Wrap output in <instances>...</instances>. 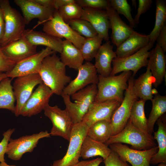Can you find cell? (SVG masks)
<instances>
[{"instance_id":"d590c367","label":"cell","mask_w":166,"mask_h":166,"mask_svg":"<svg viewBox=\"0 0 166 166\" xmlns=\"http://www.w3.org/2000/svg\"><path fill=\"white\" fill-rule=\"evenodd\" d=\"M78 34L85 38L94 37L98 35L88 21L81 18L71 20L66 22Z\"/></svg>"},{"instance_id":"b9f144b4","label":"cell","mask_w":166,"mask_h":166,"mask_svg":"<svg viewBox=\"0 0 166 166\" xmlns=\"http://www.w3.org/2000/svg\"><path fill=\"white\" fill-rule=\"evenodd\" d=\"M16 63L6 56L0 47V72L7 73L10 71Z\"/></svg>"},{"instance_id":"e575fe53","label":"cell","mask_w":166,"mask_h":166,"mask_svg":"<svg viewBox=\"0 0 166 166\" xmlns=\"http://www.w3.org/2000/svg\"><path fill=\"white\" fill-rule=\"evenodd\" d=\"M103 40L98 35L93 37L85 38L80 49L84 60L90 62L95 58Z\"/></svg>"},{"instance_id":"f907efd6","label":"cell","mask_w":166,"mask_h":166,"mask_svg":"<svg viewBox=\"0 0 166 166\" xmlns=\"http://www.w3.org/2000/svg\"><path fill=\"white\" fill-rule=\"evenodd\" d=\"M0 166H16L15 165H10L7 164L6 162H1L0 163Z\"/></svg>"},{"instance_id":"681fc988","label":"cell","mask_w":166,"mask_h":166,"mask_svg":"<svg viewBox=\"0 0 166 166\" xmlns=\"http://www.w3.org/2000/svg\"><path fill=\"white\" fill-rule=\"evenodd\" d=\"M6 77L7 76L5 73L0 72V82L3 79Z\"/></svg>"},{"instance_id":"9a60e30c","label":"cell","mask_w":166,"mask_h":166,"mask_svg":"<svg viewBox=\"0 0 166 166\" xmlns=\"http://www.w3.org/2000/svg\"><path fill=\"white\" fill-rule=\"evenodd\" d=\"M78 70L76 77L66 86L62 94L71 96L89 85L97 84L99 76L94 64L86 61Z\"/></svg>"},{"instance_id":"ab89813d","label":"cell","mask_w":166,"mask_h":166,"mask_svg":"<svg viewBox=\"0 0 166 166\" xmlns=\"http://www.w3.org/2000/svg\"><path fill=\"white\" fill-rule=\"evenodd\" d=\"M15 130V128L9 129L3 134V138L0 142V162L5 161V154L6 153L7 147L10 139Z\"/></svg>"},{"instance_id":"7c38bea8","label":"cell","mask_w":166,"mask_h":166,"mask_svg":"<svg viewBox=\"0 0 166 166\" xmlns=\"http://www.w3.org/2000/svg\"><path fill=\"white\" fill-rule=\"evenodd\" d=\"M50 136V133L45 131L31 135L23 136L15 139L10 138L6 153L11 160H20L24 153L31 152L33 151L40 139Z\"/></svg>"},{"instance_id":"d6986e66","label":"cell","mask_w":166,"mask_h":166,"mask_svg":"<svg viewBox=\"0 0 166 166\" xmlns=\"http://www.w3.org/2000/svg\"><path fill=\"white\" fill-rule=\"evenodd\" d=\"M83 13L81 19L89 22L97 32L98 35L103 40L109 41V30L110 28V22L105 10L83 8Z\"/></svg>"},{"instance_id":"2e32d148","label":"cell","mask_w":166,"mask_h":166,"mask_svg":"<svg viewBox=\"0 0 166 166\" xmlns=\"http://www.w3.org/2000/svg\"><path fill=\"white\" fill-rule=\"evenodd\" d=\"M53 94L43 83L40 84L25 104L20 115L30 117L41 113L49 105V99Z\"/></svg>"},{"instance_id":"277c9868","label":"cell","mask_w":166,"mask_h":166,"mask_svg":"<svg viewBox=\"0 0 166 166\" xmlns=\"http://www.w3.org/2000/svg\"><path fill=\"white\" fill-rule=\"evenodd\" d=\"M0 7L4 21L5 32L0 45L2 47L22 38L26 25L20 13L13 8L8 0H1Z\"/></svg>"},{"instance_id":"ac0fdd59","label":"cell","mask_w":166,"mask_h":166,"mask_svg":"<svg viewBox=\"0 0 166 166\" xmlns=\"http://www.w3.org/2000/svg\"><path fill=\"white\" fill-rule=\"evenodd\" d=\"M14 2L21 10L26 24L34 18L43 24L53 17L55 10L43 7L33 0H14Z\"/></svg>"},{"instance_id":"4dcf8cb0","label":"cell","mask_w":166,"mask_h":166,"mask_svg":"<svg viewBox=\"0 0 166 166\" xmlns=\"http://www.w3.org/2000/svg\"><path fill=\"white\" fill-rule=\"evenodd\" d=\"M146 101L140 99L134 103L131 109L129 120L137 128L145 134H148V120L144 112V107Z\"/></svg>"},{"instance_id":"44dd1931","label":"cell","mask_w":166,"mask_h":166,"mask_svg":"<svg viewBox=\"0 0 166 166\" xmlns=\"http://www.w3.org/2000/svg\"><path fill=\"white\" fill-rule=\"evenodd\" d=\"M4 54L16 63L37 53V46L22 37L1 48Z\"/></svg>"},{"instance_id":"7402d4cb","label":"cell","mask_w":166,"mask_h":166,"mask_svg":"<svg viewBox=\"0 0 166 166\" xmlns=\"http://www.w3.org/2000/svg\"><path fill=\"white\" fill-rule=\"evenodd\" d=\"M147 66L153 78V85L155 88H157L162 83L166 73L165 52L157 44L150 51Z\"/></svg>"},{"instance_id":"9c48e42d","label":"cell","mask_w":166,"mask_h":166,"mask_svg":"<svg viewBox=\"0 0 166 166\" xmlns=\"http://www.w3.org/2000/svg\"><path fill=\"white\" fill-rule=\"evenodd\" d=\"M134 77L132 75L128 81L123 100L113 113L111 119L113 128V135L120 132L124 128L129 120L132 106L138 98L133 89Z\"/></svg>"},{"instance_id":"603a6c76","label":"cell","mask_w":166,"mask_h":166,"mask_svg":"<svg viewBox=\"0 0 166 166\" xmlns=\"http://www.w3.org/2000/svg\"><path fill=\"white\" fill-rule=\"evenodd\" d=\"M117 57L110 42L106 41L101 45L94 58V65L97 73L104 77L110 76L112 69L113 60Z\"/></svg>"},{"instance_id":"d4e9b609","label":"cell","mask_w":166,"mask_h":166,"mask_svg":"<svg viewBox=\"0 0 166 166\" xmlns=\"http://www.w3.org/2000/svg\"><path fill=\"white\" fill-rule=\"evenodd\" d=\"M22 37L33 45L45 46L55 52L60 53L61 51L62 39L45 32L27 29L25 30Z\"/></svg>"},{"instance_id":"e0dca14e","label":"cell","mask_w":166,"mask_h":166,"mask_svg":"<svg viewBox=\"0 0 166 166\" xmlns=\"http://www.w3.org/2000/svg\"><path fill=\"white\" fill-rule=\"evenodd\" d=\"M121 103L114 100L94 101L90 106L81 121L88 127L99 121L105 120L111 121L113 113Z\"/></svg>"},{"instance_id":"8992f818","label":"cell","mask_w":166,"mask_h":166,"mask_svg":"<svg viewBox=\"0 0 166 166\" xmlns=\"http://www.w3.org/2000/svg\"><path fill=\"white\" fill-rule=\"evenodd\" d=\"M154 43L150 42L145 46L137 52L130 55L122 57H116L112 61L113 67L110 76L124 71H131L134 77L141 68L147 66L150 51Z\"/></svg>"},{"instance_id":"1f68e13d","label":"cell","mask_w":166,"mask_h":166,"mask_svg":"<svg viewBox=\"0 0 166 166\" xmlns=\"http://www.w3.org/2000/svg\"><path fill=\"white\" fill-rule=\"evenodd\" d=\"M11 81L6 77L0 82V109H7L14 113L16 99Z\"/></svg>"},{"instance_id":"4fadbf2b","label":"cell","mask_w":166,"mask_h":166,"mask_svg":"<svg viewBox=\"0 0 166 166\" xmlns=\"http://www.w3.org/2000/svg\"><path fill=\"white\" fill-rule=\"evenodd\" d=\"M108 146L122 160L132 166H150L152 157L158 150L157 146L144 150L134 149L122 143L112 144Z\"/></svg>"},{"instance_id":"7a4b0ae2","label":"cell","mask_w":166,"mask_h":166,"mask_svg":"<svg viewBox=\"0 0 166 166\" xmlns=\"http://www.w3.org/2000/svg\"><path fill=\"white\" fill-rule=\"evenodd\" d=\"M132 74L131 71H124L118 75L104 77L99 75L95 101L114 100L121 103L124 98V92L128 87L127 82Z\"/></svg>"},{"instance_id":"bcb514c9","label":"cell","mask_w":166,"mask_h":166,"mask_svg":"<svg viewBox=\"0 0 166 166\" xmlns=\"http://www.w3.org/2000/svg\"><path fill=\"white\" fill-rule=\"evenodd\" d=\"M75 2L74 0H54L53 8L55 10H58L62 7Z\"/></svg>"},{"instance_id":"d6a6232c","label":"cell","mask_w":166,"mask_h":166,"mask_svg":"<svg viewBox=\"0 0 166 166\" xmlns=\"http://www.w3.org/2000/svg\"><path fill=\"white\" fill-rule=\"evenodd\" d=\"M152 108L148 120V130L152 135L154 126L157 120L166 112V96L156 95L151 101Z\"/></svg>"},{"instance_id":"60d3db41","label":"cell","mask_w":166,"mask_h":166,"mask_svg":"<svg viewBox=\"0 0 166 166\" xmlns=\"http://www.w3.org/2000/svg\"><path fill=\"white\" fill-rule=\"evenodd\" d=\"M103 161L105 166H130L122 160L116 152L112 151Z\"/></svg>"},{"instance_id":"836d02e7","label":"cell","mask_w":166,"mask_h":166,"mask_svg":"<svg viewBox=\"0 0 166 166\" xmlns=\"http://www.w3.org/2000/svg\"><path fill=\"white\" fill-rule=\"evenodd\" d=\"M155 21L154 28L148 35L150 42L155 43L160 30L166 21V1L156 0Z\"/></svg>"},{"instance_id":"7dc6e473","label":"cell","mask_w":166,"mask_h":166,"mask_svg":"<svg viewBox=\"0 0 166 166\" xmlns=\"http://www.w3.org/2000/svg\"><path fill=\"white\" fill-rule=\"evenodd\" d=\"M5 32L4 21L2 11L0 7V45L4 37Z\"/></svg>"},{"instance_id":"816d5d0a","label":"cell","mask_w":166,"mask_h":166,"mask_svg":"<svg viewBox=\"0 0 166 166\" xmlns=\"http://www.w3.org/2000/svg\"><path fill=\"white\" fill-rule=\"evenodd\" d=\"M157 166H166V164L164 163H160Z\"/></svg>"},{"instance_id":"30bf717a","label":"cell","mask_w":166,"mask_h":166,"mask_svg":"<svg viewBox=\"0 0 166 166\" xmlns=\"http://www.w3.org/2000/svg\"><path fill=\"white\" fill-rule=\"evenodd\" d=\"M43 110L45 115L52 124L50 136H61L69 141L74 124L68 112L57 105L52 106L49 105Z\"/></svg>"},{"instance_id":"ba28073f","label":"cell","mask_w":166,"mask_h":166,"mask_svg":"<svg viewBox=\"0 0 166 166\" xmlns=\"http://www.w3.org/2000/svg\"><path fill=\"white\" fill-rule=\"evenodd\" d=\"M88 128L82 121L74 124L66 154L62 158L55 161L52 166H71L79 162L81 145Z\"/></svg>"},{"instance_id":"ee69618b","label":"cell","mask_w":166,"mask_h":166,"mask_svg":"<svg viewBox=\"0 0 166 166\" xmlns=\"http://www.w3.org/2000/svg\"><path fill=\"white\" fill-rule=\"evenodd\" d=\"M156 41V44L160 46L163 51H166V26L164 25L158 34Z\"/></svg>"},{"instance_id":"f35d334b","label":"cell","mask_w":166,"mask_h":166,"mask_svg":"<svg viewBox=\"0 0 166 166\" xmlns=\"http://www.w3.org/2000/svg\"><path fill=\"white\" fill-rule=\"evenodd\" d=\"M75 2L83 8H90L106 10L110 6L109 0H76Z\"/></svg>"},{"instance_id":"f546056e","label":"cell","mask_w":166,"mask_h":166,"mask_svg":"<svg viewBox=\"0 0 166 166\" xmlns=\"http://www.w3.org/2000/svg\"><path fill=\"white\" fill-rule=\"evenodd\" d=\"M113 134L111 121L103 120L96 122L89 127L87 136L95 140L105 144Z\"/></svg>"},{"instance_id":"f5cc1de1","label":"cell","mask_w":166,"mask_h":166,"mask_svg":"<svg viewBox=\"0 0 166 166\" xmlns=\"http://www.w3.org/2000/svg\"><path fill=\"white\" fill-rule=\"evenodd\" d=\"M0 1H1V0H0Z\"/></svg>"},{"instance_id":"8fae6325","label":"cell","mask_w":166,"mask_h":166,"mask_svg":"<svg viewBox=\"0 0 166 166\" xmlns=\"http://www.w3.org/2000/svg\"><path fill=\"white\" fill-rule=\"evenodd\" d=\"M38 73H34L16 78L13 88L16 105L14 114L16 117L20 115L22 110L32 93L35 87L42 83Z\"/></svg>"},{"instance_id":"4316f807","label":"cell","mask_w":166,"mask_h":166,"mask_svg":"<svg viewBox=\"0 0 166 166\" xmlns=\"http://www.w3.org/2000/svg\"><path fill=\"white\" fill-rule=\"evenodd\" d=\"M62 48L60 57L61 62L65 66L78 70L84 61L80 49L66 40L63 41Z\"/></svg>"},{"instance_id":"cb8c5ba5","label":"cell","mask_w":166,"mask_h":166,"mask_svg":"<svg viewBox=\"0 0 166 166\" xmlns=\"http://www.w3.org/2000/svg\"><path fill=\"white\" fill-rule=\"evenodd\" d=\"M148 35L134 31L117 47V57L122 58L132 55L145 46L149 42Z\"/></svg>"},{"instance_id":"74e56055","label":"cell","mask_w":166,"mask_h":166,"mask_svg":"<svg viewBox=\"0 0 166 166\" xmlns=\"http://www.w3.org/2000/svg\"><path fill=\"white\" fill-rule=\"evenodd\" d=\"M110 6L119 14L123 15L129 22L130 26L133 28H136V24L131 14L130 6L126 0H109Z\"/></svg>"},{"instance_id":"f1b7e54d","label":"cell","mask_w":166,"mask_h":166,"mask_svg":"<svg viewBox=\"0 0 166 166\" xmlns=\"http://www.w3.org/2000/svg\"><path fill=\"white\" fill-rule=\"evenodd\" d=\"M153 81L150 69L147 66L146 71L134 81L133 89L138 98L145 101H152L153 97L152 88Z\"/></svg>"},{"instance_id":"8d00e7d4","label":"cell","mask_w":166,"mask_h":166,"mask_svg":"<svg viewBox=\"0 0 166 166\" xmlns=\"http://www.w3.org/2000/svg\"><path fill=\"white\" fill-rule=\"evenodd\" d=\"M57 10L60 16L66 22L71 20L81 18L83 13V8L76 2L62 7Z\"/></svg>"},{"instance_id":"ffe728a7","label":"cell","mask_w":166,"mask_h":166,"mask_svg":"<svg viewBox=\"0 0 166 166\" xmlns=\"http://www.w3.org/2000/svg\"><path fill=\"white\" fill-rule=\"evenodd\" d=\"M105 10L109 21L110 28L112 30V42L117 47L135 30L122 20L119 14L110 6Z\"/></svg>"},{"instance_id":"83f0119b","label":"cell","mask_w":166,"mask_h":166,"mask_svg":"<svg viewBox=\"0 0 166 166\" xmlns=\"http://www.w3.org/2000/svg\"><path fill=\"white\" fill-rule=\"evenodd\" d=\"M111 149L104 143L95 140L86 136L82 143L80 157L84 159L99 156L105 159L112 152Z\"/></svg>"},{"instance_id":"5b68a950","label":"cell","mask_w":166,"mask_h":166,"mask_svg":"<svg viewBox=\"0 0 166 166\" xmlns=\"http://www.w3.org/2000/svg\"><path fill=\"white\" fill-rule=\"evenodd\" d=\"M114 143H125L137 150L149 149L156 146L152 135H147L135 127L129 120L124 129L117 134L112 136L105 144L107 146Z\"/></svg>"},{"instance_id":"7bdbcfd3","label":"cell","mask_w":166,"mask_h":166,"mask_svg":"<svg viewBox=\"0 0 166 166\" xmlns=\"http://www.w3.org/2000/svg\"><path fill=\"white\" fill-rule=\"evenodd\" d=\"M138 6L137 13L134 18L136 24L137 25L139 23L140 16L144 14L150 9L153 3L152 0H139Z\"/></svg>"},{"instance_id":"f6af8a7d","label":"cell","mask_w":166,"mask_h":166,"mask_svg":"<svg viewBox=\"0 0 166 166\" xmlns=\"http://www.w3.org/2000/svg\"><path fill=\"white\" fill-rule=\"evenodd\" d=\"M103 161V159L102 157H98L91 160L79 161L71 166H99Z\"/></svg>"},{"instance_id":"6da1fadb","label":"cell","mask_w":166,"mask_h":166,"mask_svg":"<svg viewBox=\"0 0 166 166\" xmlns=\"http://www.w3.org/2000/svg\"><path fill=\"white\" fill-rule=\"evenodd\" d=\"M55 53L44 59L38 74L43 83L53 94L61 95L72 79L66 74L65 66Z\"/></svg>"},{"instance_id":"52a82bcc","label":"cell","mask_w":166,"mask_h":166,"mask_svg":"<svg viewBox=\"0 0 166 166\" xmlns=\"http://www.w3.org/2000/svg\"><path fill=\"white\" fill-rule=\"evenodd\" d=\"M43 25L44 32L60 38H65L80 49L85 39L64 21L57 10H55L53 17Z\"/></svg>"},{"instance_id":"3957f363","label":"cell","mask_w":166,"mask_h":166,"mask_svg":"<svg viewBox=\"0 0 166 166\" xmlns=\"http://www.w3.org/2000/svg\"><path fill=\"white\" fill-rule=\"evenodd\" d=\"M97 92V85H88L70 96L62 94L65 109L70 116L74 124L81 122L90 105L95 101Z\"/></svg>"},{"instance_id":"c3c4849f","label":"cell","mask_w":166,"mask_h":166,"mask_svg":"<svg viewBox=\"0 0 166 166\" xmlns=\"http://www.w3.org/2000/svg\"><path fill=\"white\" fill-rule=\"evenodd\" d=\"M33 1L37 4L45 7L54 8V0H33Z\"/></svg>"},{"instance_id":"484cf974","label":"cell","mask_w":166,"mask_h":166,"mask_svg":"<svg viewBox=\"0 0 166 166\" xmlns=\"http://www.w3.org/2000/svg\"><path fill=\"white\" fill-rule=\"evenodd\" d=\"M157 130L154 132L153 136L158 144L157 152L152 157L150 164L156 165L166 163V120L165 115H163L156 121Z\"/></svg>"},{"instance_id":"5bb4252c","label":"cell","mask_w":166,"mask_h":166,"mask_svg":"<svg viewBox=\"0 0 166 166\" xmlns=\"http://www.w3.org/2000/svg\"><path fill=\"white\" fill-rule=\"evenodd\" d=\"M55 53L46 47L35 54L17 63L10 71L6 73V76L13 79L29 74L38 73L44 59Z\"/></svg>"}]
</instances>
